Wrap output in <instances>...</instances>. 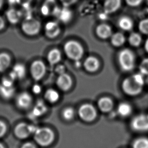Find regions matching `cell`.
I'll return each instance as SVG.
<instances>
[{
    "label": "cell",
    "mask_w": 148,
    "mask_h": 148,
    "mask_svg": "<svg viewBox=\"0 0 148 148\" xmlns=\"http://www.w3.org/2000/svg\"><path fill=\"white\" fill-rule=\"evenodd\" d=\"M34 138L36 142L40 146H48L54 140V132L47 127L38 128L34 133Z\"/></svg>",
    "instance_id": "3"
},
{
    "label": "cell",
    "mask_w": 148,
    "mask_h": 148,
    "mask_svg": "<svg viewBox=\"0 0 148 148\" xmlns=\"http://www.w3.org/2000/svg\"><path fill=\"white\" fill-rule=\"evenodd\" d=\"M118 25L122 30L130 31L134 27V22L132 18L128 16H122L118 20Z\"/></svg>",
    "instance_id": "19"
},
{
    "label": "cell",
    "mask_w": 148,
    "mask_h": 148,
    "mask_svg": "<svg viewBox=\"0 0 148 148\" xmlns=\"http://www.w3.org/2000/svg\"><path fill=\"white\" fill-rule=\"evenodd\" d=\"M98 106L99 108L102 112H109L112 110L113 107V103L111 99L107 97H104L99 100Z\"/></svg>",
    "instance_id": "22"
},
{
    "label": "cell",
    "mask_w": 148,
    "mask_h": 148,
    "mask_svg": "<svg viewBox=\"0 0 148 148\" xmlns=\"http://www.w3.org/2000/svg\"><path fill=\"white\" fill-rule=\"evenodd\" d=\"M133 130L137 132L148 131V115H138L133 118L130 123Z\"/></svg>",
    "instance_id": "7"
},
{
    "label": "cell",
    "mask_w": 148,
    "mask_h": 148,
    "mask_svg": "<svg viewBox=\"0 0 148 148\" xmlns=\"http://www.w3.org/2000/svg\"><path fill=\"white\" fill-rule=\"evenodd\" d=\"M128 42L132 47H138L140 46L142 42L140 34L137 32H132L128 36Z\"/></svg>",
    "instance_id": "28"
},
{
    "label": "cell",
    "mask_w": 148,
    "mask_h": 148,
    "mask_svg": "<svg viewBox=\"0 0 148 148\" xmlns=\"http://www.w3.org/2000/svg\"><path fill=\"white\" fill-rule=\"evenodd\" d=\"M45 31L46 35L48 38H55L60 34V26L56 21H49L45 26Z\"/></svg>",
    "instance_id": "11"
},
{
    "label": "cell",
    "mask_w": 148,
    "mask_h": 148,
    "mask_svg": "<svg viewBox=\"0 0 148 148\" xmlns=\"http://www.w3.org/2000/svg\"><path fill=\"white\" fill-rule=\"evenodd\" d=\"M96 34L97 36L102 39H106L112 35L111 27L108 24L102 23L97 27Z\"/></svg>",
    "instance_id": "15"
},
{
    "label": "cell",
    "mask_w": 148,
    "mask_h": 148,
    "mask_svg": "<svg viewBox=\"0 0 148 148\" xmlns=\"http://www.w3.org/2000/svg\"><path fill=\"white\" fill-rule=\"evenodd\" d=\"M7 130L6 124L4 122L0 121V137H2L5 134Z\"/></svg>",
    "instance_id": "37"
},
{
    "label": "cell",
    "mask_w": 148,
    "mask_h": 148,
    "mask_svg": "<svg viewBox=\"0 0 148 148\" xmlns=\"http://www.w3.org/2000/svg\"><path fill=\"white\" fill-rule=\"evenodd\" d=\"M21 148H36L34 145L30 143H26L22 145Z\"/></svg>",
    "instance_id": "40"
},
{
    "label": "cell",
    "mask_w": 148,
    "mask_h": 148,
    "mask_svg": "<svg viewBox=\"0 0 148 148\" xmlns=\"http://www.w3.org/2000/svg\"><path fill=\"white\" fill-rule=\"evenodd\" d=\"M56 70L58 74L60 75V74H63L65 73V68L63 65H59L56 68Z\"/></svg>",
    "instance_id": "39"
},
{
    "label": "cell",
    "mask_w": 148,
    "mask_h": 148,
    "mask_svg": "<svg viewBox=\"0 0 148 148\" xmlns=\"http://www.w3.org/2000/svg\"><path fill=\"white\" fill-rule=\"evenodd\" d=\"M126 4L130 7H136L140 6L143 0H125Z\"/></svg>",
    "instance_id": "34"
},
{
    "label": "cell",
    "mask_w": 148,
    "mask_h": 148,
    "mask_svg": "<svg viewBox=\"0 0 148 148\" xmlns=\"http://www.w3.org/2000/svg\"><path fill=\"white\" fill-rule=\"evenodd\" d=\"M80 118L87 122L94 120L97 116V111L94 107L89 104H85L80 106L78 110Z\"/></svg>",
    "instance_id": "6"
},
{
    "label": "cell",
    "mask_w": 148,
    "mask_h": 148,
    "mask_svg": "<svg viewBox=\"0 0 148 148\" xmlns=\"http://www.w3.org/2000/svg\"><path fill=\"white\" fill-rule=\"evenodd\" d=\"M21 16V12L15 9H11L6 12L7 18L11 24H15L17 23L20 21Z\"/></svg>",
    "instance_id": "20"
},
{
    "label": "cell",
    "mask_w": 148,
    "mask_h": 148,
    "mask_svg": "<svg viewBox=\"0 0 148 148\" xmlns=\"http://www.w3.org/2000/svg\"><path fill=\"white\" fill-rule=\"evenodd\" d=\"M72 81L70 76L65 73L60 74L57 80V84L62 90H68L72 86Z\"/></svg>",
    "instance_id": "12"
},
{
    "label": "cell",
    "mask_w": 148,
    "mask_h": 148,
    "mask_svg": "<svg viewBox=\"0 0 148 148\" xmlns=\"http://www.w3.org/2000/svg\"><path fill=\"white\" fill-rule=\"evenodd\" d=\"M33 0H16V2L23 8H27L30 6Z\"/></svg>",
    "instance_id": "35"
},
{
    "label": "cell",
    "mask_w": 148,
    "mask_h": 148,
    "mask_svg": "<svg viewBox=\"0 0 148 148\" xmlns=\"http://www.w3.org/2000/svg\"><path fill=\"white\" fill-rule=\"evenodd\" d=\"M118 63L120 68L124 71L129 72L134 69L136 58L134 52L128 49L121 50L118 54Z\"/></svg>",
    "instance_id": "2"
},
{
    "label": "cell",
    "mask_w": 148,
    "mask_h": 148,
    "mask_svg": "<svg viewBox=\"0 0 148 148\" xmlns=\"http://www.w3.org/2000/svg\"><path fill=\"white\" fill-rule=\"evenodd\" d=\"M63 116L65 119L70 120L72 119L74 116V111L72 108L68 107L64 109L63 111Z\"/></svg>",
    "instance_id": "33"
},
{
    "label": "cell",
    "mask_w": 148,
    "mask_h": 148,
    "mask_svg": "<svg viewBox=\"0 0 148 148\" xmlns=\"http://www.w3.org/2000/svg\"><path fill=\"white\" fill-rule=\"evenodd\" d=\"M0 148H4L2 144H0Z\"/></svg>",
    "instance_id": "45"
},
{
    "label": "cell",
    "mask_w": 148,
    "mask_h": 148,
    "mask_svg": "<svg viewBox=\"0 0 148 148\" xmlns=\"http://www.w3.org/2000/svg\"><path fill=\"white\" fill-rule=\"evenodd\" d=\"M14 132L16 136L22 139L27 138L31 134H32L30 125L24 123L18 124L15 128Z\"/></svg>",
    "instance_id": "13"
},
{
    "label": "cell",
    "mask_w": 148,
    "mask_h": 148,
    "mask_svg": "<svg viewBox=\"0 0 148 148\" xmlns=\"http://www.w3.org/2000/svg\"><path fill=\"white\" fill-rule=\"evenodd\" d=\"M15 93V88L13 86H5L0 85V96L5 99L11 98Z\"/></svg>",
    "instance_id": "23"
},
{
    "label": "cell",
    "mask_w": 148,
    "mask_h": 148,
    "mask_svg": "<svg viewBox=\"0 0 148 148\" xmlns=\"http://www.w3.org/2000/svg\"><path fill=\"white\" fill-rule=\"evenodd\" d=\"M59 9L56 0H45L41 7L40 11L45 16H56Z\"/></svg>",
    "instance_id": "9"
},
{
    "label": "cell",
    "mask_w": 148,
    "mask_h": 148,
    "mask_svg": "<svg viewBox=\"0 0 148 148\" xmlns=\"http://www.w3.org/2000/svg\"><path fill=\"white\" fill-rule=\"evenodd\" d=\"M144 75L136 73L124 79L122 88L125 94L130 96H136L142 92L145 84Z\"/></svg>",
    "instance_id": "1"
},
{
    "label": "cell",
    "mask_w": 148,
    "mask_h": 148,
    "mask_svg": "<svg viewBox=\"0 0 148 148\" xmlns=\"http://www.w3.org/2000/svg\"><path fill=\"white\" fill-rule=\"evenodd\" d=\"M64 49L68 58L74 61L79 60L84 54L82 46L79 42L74 40H70L66 42Z\"/></svg>",
    "instance_id": "4"
},
{
    "label": "cell",
    "mask_w": 148,
    "mask_h": 148,
    "mask_svg": "<svg viewBox=\"0 0 148 148\" xmlns=\"http://www.w3.org/2000/svg\"><path fill=\"white\" fill-rule=\"evenodd\" d=\"M56 16H57L60 21L67 23L69 22L72 17V13L68 7H63L62 9H60Z\"/></svg>",
    "instance_id": "18"
},
{
    "label": "cell",
    "mask_w": 148,
    "mask_h": 148,
    "mask_svg": "<svg viewBox=\"0 0 148 148\" xmlns=\"http://www.w3.org/2000/svg\"><path fill=\"white\" fill-rule=\"evenodd\" d=\"M133 148H148V139L144 138H139L134 141Z\"/></svg>",
    "instance_id": "30"
},
{
    "label": "cell",
    "mask_w": 148,
    "mask_h": 148,
    "mask_svg": "<svg viewBox=\"0 0 148 148\" xmlns=\"http://www.w3.org/2000/svg\"><path fill=\"white\" fill-rule=\"evenodd\" d=\"M147 84H148V79H147Z\"/></svg>",
    "instance_id": "46"
},
{
    "label": "cell",
    "mask_w": 148,
    "mask_h": 148,
    "mask_svg": "<svg viewBox=\"0 0 148 148\" xmlns=\"http://www.w3.org/2000/svg\"><path fill=\"white\" fill-rule=\"evenodd\" d=\"M59 97L60 96L58 92L51 88L47 90L45 94V99L48 101L52 103L57 102L59 99Z\"/></svg>",
    "instance_id": "29"
},
{
    "label": "cell",
    "mask_w": 148,
    "mask_h": 148,
    "mask_svg": "<svg viewBox=\"0 0 148 148\" xmlns=\"http://www.w3.org/2000/svg\"><path fill=\"white\" fill-rule=\"evenodd\" d=\"M139 70L143 75H148V58H145L141 61Z\"/></svg>",
    "instance_id": "31"
},
{
    "label": "cell",
    "mask_w": 148,
    "mask_h": 148,
    "mask_svg": "<svg viewBox=\"0 0 148 148\" xmlns=\"http://www.w3.org/2000/svg\"><path fill=\"white\" fill-rule=\"evenodd\" d=\"M147 1H148V0H147Z\"/></svg>",
    "instance_id": "47"
},
{
    "label": "cell",
    "mask_w": 148,
    "mask_h": 148,
    "mask_svg": "<svg viewBox=\"0 0 148 148\" xmlns=\"http://www.w3.org/2000/svg\"><path fill=\"white\" fill-rule=\"evenodd\" d=\"M75 66L76 67H80V65H81V63H80V62H79V60H77V61H75Z\"/></svg>",
    "instance_id": "43"
},
{
    "label": "cell",
    "mask_w": 148,
    "mask_h": 148,
    "mask_svg": "<svg viewBox=\"0 0 148 148\" xmlns=\"http://www.w3.org/2000/svg\"><path fill=\"white\" fill-rule=\"evenodd\" d=\"M111 43L115 47H120L125 42V37L121 32H116L111 36Z\"/></svg>",
    "instance_id": "25"
},
{
    "label": "cell",
    "mask_w": 148,
    "mask_h": 148,
    "mask_svg": "<svg viewBox=\"0 0 148 148\" xmlns=\"http://www.w3.org/2000/svg\"><path fill=\"white\" fill-rule=\"evenodd\" d=\"M99 62L98 60L94 57L90 56L86 59L84 62V68L89 72L96 71L99 67Z\"/></svg>",
    "instance_id": "17"
},
{
    "label": "cell",
    "mask_w": 148,
    "mask_h": 148,
    "mask_svg": "<svg viewBox=\"0 0 148 148\" xmlns=\"http://www.w3.org/2000/svg\"><path fill=\"white\" fill-rule=\"evenodd\" d=\"M11 63V58L7 53L0 54V72H4L9 67Z\"/></svg>",
    "instance_id": "27"
},
{
    "label": "cell",
    "mask_w": 148,
    "mask_h": 148,
    "mask_svg": "<svg viewBox=\"0 0 148 148\" xmlns=\"http://www.w3.org/2000/svg\"><path fill=\"white\" fill-rule=\"evenodd\" d=\"M63 7H69V6L75 4L77 0H59Z\"/></svg>",
    "instance_id": "36"
},
{
    "label": "cell",
    "mask_w": 148,
    "mask_h": 148,
    "mask_svg": "<svg viewBox=\"0 0 148 148\" xmlns=\"http://www.w3.org/2000/svg\"><path fill=\"white\" fill-rule=\"evenodd\" d=\"M117 112L120 116L124 117H127L132 112V107L127 103L123 102L118 105Z\"/></svg>",
    "instance_id": "24"
},
{
    "label": "cell",
    "mask_w": 148,
    "mask_h": 148,
    "mask_svg": "<svg viewBox=\"0 0 148 148\" xmlns=\"http://www.w3.org/2000/svg\"><path fill=\"white\" fill-rule=\"evenodd\" d=\"M25 72L26 70L24 65L18 63L14 65L9 75L14 80L17 79H21L25 76Z\"/></svg>",
    "instance_id": "16"
},
{
    "label": "cell",
    "mask_w": 148,
    "mask_h": 148,
    "mask_svg": "<svg viewBox=\"0 0 148 148\" xmlns=\"http://www.w3.org/2000/svg\"><path fill=\"white\" fill-rule=\"evenodd\" d=\"M32 98L30 95L26 92H21L16 98V105L19 108L26 109L30 106Z\"/></svg>",
    "instance_id": "14"
},
{
    "label": "cell",
    "mask_w": 148,
    "mask_h": 148,
    "mask_svg": "<svg viewBox=\"0 0 148 148\" xmlns=\"http://www.w3.org/2000/svg\"><path fill=\"white\" fill-rule=\"evenodd\" d=\"M4 26H5V22H4V20L1 17H0V30L3 29Z\"/></svg>",
    "instance_id": "41"
},
{
    "label": "cell",
    "mask_w": 148,
    "mask_h": 148,
    "mask_svg": "<svg viewBox=\"0 0 148 148\" xmlns=\"http://www.w3.org/2000/svg\"><path fill=\"white\" fill-rule=\"evenodd\" d=\"M48 60L51 65L58 63L61 59V54L58 49H53L50 51L48 55Z\"/></svg>",
    "instance_id": "26"
},
{
    "label": "cell",
    "mask_w": 148,
    "mask_h": 148,
    "mask_svg": "<svg viewBox=\"0 0 148 148\" xmlns=\"http://www.w3.org/2000/svg\"><path fill=\"white\" fill-rule=\"evenodd\" d=\"M121 6V0H105L103 10L106 14L114 13L117 11Z\"/></svg>",
    "instance_id": "10"
},
{
    "label": "cell",
    "mask_w": 148,
    "mask_h": 148,
    "mask_svg": "<svg viewBox=\"0 0 148 148\" xmlns=\"http://www.w3.org/2000/svg\"><path fill=\"white\" fill-rule=\"evenodd\" d=\"M144 47L145 49L146 50V51L147 53H148V38L146 40V42H145Z\"/></svg>",
    "instance_id": "42"
},
{
    "label": "cell",
    "mask_w": 148,
    "mask_h": 148,
    "mask_svg": "<svg viewBox=\"0 0 148 148\" xmlns=\"http://www.w3.org/2000/svg\"><path fill=\"white\" fill-rule=\"evenodd\" d=\"M23 32L28 36H34L40 32L41 28L40 22L31 17H26L21 25Z\"/></svg>",
    "instance_id": "5"
},
{
    "label": "cell",
    "mask_w": 148,
    "mask_h": 148,
    "mask_svg": "<svg viewBox=\"0 0 148 148\" xmlns=\"http://www.w3.org/2000/svg\"><path fill=\"white\" fill-rule=\"evenodd\" d=\"M3 3V0H0V8L2 7Z\"/></svg>",
    "instance_id": "44"
},
{
    "label": "cell",
    "mask_w": 148,
    "mask_h": 148,
    "mask_svg": "<svg viewBox=\"0 0 148 148\" xmlns=\"http://www.w3.org/2000/svg\"><path fill=\"white\" fill-rule=\"evenodd\" d=\"M138 29L143 34H148V18L140 21L138 24Z\"/></svg>",
    "instance_id": "32"
},
{
    "label": "cell",
    "mask_w": 148,
    "mask_h": 148,
    "mask_svg": "<svg viewBox=\"0 0 148 148\" xmlns=\"http://www.w3.org/2000/svg\"><path fill=\"white\" fill-rule=\"evenodd\" d=\"M30 72L34 80H39L44 77L46 72V66L40 60H36L32 63L30 67Z\"/></svg>",
    "instance_id": "8"
},
{
    "label": "cell",
    "mask_w": 148,
    "mask_h": 148,
    "mask_svg": "<svg viewBox=\"0 0 148 148\" xmlns=\"http://www.w3.org/2000/svg\"><path fill=\"white\" fill-rule=\"evenodd\" d=\"M41 91H42V88L40 85L37 84H34V86H32V92H34V94H38L39 93H40Z\"/></svg>",
    "instance_id": "38"
},
{
    "label": "cell",
    "mask_w": 148,
    "mask_h": 148,
    "mask_svg": "<svg viewBox=\"0 0 148 148\" xmlns=\"http://www.w3.org/2000/svg\"><path fill=\"white\" fill-rule=\"evenodd\" d=\"M47 107L44 103L42 101H38L36 103V106L32 109V112H31L30 116L31 117H38L42 116L46 112Z\"/></svg>",
    "instance_id": "21"
}]
</instances>
